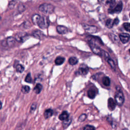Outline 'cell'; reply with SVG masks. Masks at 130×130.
I'll use <instances>...</instances> for the list:
<instances>
[{"label": "cell", "mask_w": 130, "mask_h": 130, "mask_svg": "<svg viewBox=\"0 0 130 130\" xmlns=\"http://www.w3.org/2000/svg\"><path fill=\"white\" fill-rule=\"evenodd\" d=\"M91 37H88V42L89 44V45L94 53L99 55H102L103 51V50H101L100 48V47L96 43V40L98 37H96L95 36H91Z\"/></svg>", "instance_id": "6da1fadb"}, {"label": "cell", "mask_w": 130, "mask_h": 130, "mask_svg": "<svg viewBox=\"0 0 130 130\" xmlns=\"http://www.w3.org/2000/svg\"><path fill=\"white\" fill-rule=\"evenodd\" d=\"M39 10L40 11L44 14H51L53 12L54 7L51 4L45 3L39 6Z\"/></svg>", "instance_id": "7a4b0ae2"}, {"label": "cell", "mask_w": 130, "mask_h": 130, "mask_svg": "<svg viewBox=\"0 0 130 130\" xmlns=\"http://www.w3.org/2000/svg\"><path fill=\"white\" fill-rule=\"evenodd\" d=\"M37 25H38V26L41 29H45L47 28L49 25V21L48 18L44 16H41L37 24Z\"/></svg>", "instance_id": "3957f363"}, {"label": "cell", "mask_w": 130, "mask_h": 130, "mask_svg": "<svg viewBox=\"0 0 130 130\" xmlns=\"http://www.w3.org/2000/svg\"><path fill=\"white\" fill-rule=\"evenodd\" d=\"M115 101L116 104L121 106L124 102V97L122 91L120 89H117L115 95Z\"/></svg>", "instance_id": "277c9868"}, {"label": "cell", "mask_w": 130, "mask_h": 130, "mask_svg": "<svg viewBox=\"0 0 130 130\" xmlns=\"http://www.w3.org/2000/svg\"><path fill=\"white\" fill-rule=\"evenodd\" d=\"M14 38L17 42L23 43L30 38V36L27 33H18L15 35Z\"/></svg>", "instance_id": "5b68a950"}, {"label": "cell", "mask_w": 130, "mask_h": 130, "mask_svg": "<svg viewBox=\"0 0 130 130\" xmlns=\"http://www.w3.org/2000/svg\"><path fill=\"white\" fill-rule=\"evenodd\" d=\"M122 9V2L119 1L118 4L113 8H109L108 9V13L110 14L119 13Z\"/></svg>", "instance_id": "8992f818"}, {"label": "cell", "mask_w": 130, "mask_h": 130, "mask_svg": "<svg viewBox=\"0 0 130 130\" xmlns=\"http://www.w3.org/2000/svg\"><path fill=\"white\" fill-rule=\"evenodd\" d=\"M82 27L84 30L90 33H95L97 31V28L94 26H89L86 24H83Z\"/></svg>", "instance_id": "52a82bcc"}, {"label": "cell", "mask_w": 130, "mask_h": 130, "mask_svg": "<svg viewBox=\"0 0 130 130\" xmlns=\"http://www.w3.org/2000/svg\"><path fill=\"white\" fill-rule=\"evenodd\" d=\"M32 35L35 38L40 40H42L46 37L45 35L40 30H35L33 31Z\"/></svg>", "instance_id": "ba28073f"}, {"label": "cell", "mask_w": 130, "mask_h": 130, "mask_svg": "<svg viewBox=\"0 0 130 130\" xmlns=\"http://www.w3.org/2000/svg\"><path fill=\"white\" fill-rule=\"evenodd\" d=\"M88 71L89 69L88 67L85 65H82L79 68V69L77 72V73H78L79 75H85L88 73Z\"/></svg>", "instance_id": "9c48e42d"}, {"label": "cell", "mask_w": 130, "mask_h": 130, "mask_svg": "<svg viewBox=\"0 0 130 130\" xmlns=\"http://www.w3.org/2000/svg\"><path fill=\"white\" fill-rule=\"evenodd\" d=\"M119 38L120 41L123 43H126L130 39V35L127 33H121L119 35Z\"/></svg>", "instance_id": "30bf717a"}, {"label": "cell", "mask_w": 130, "mask_h": 130, "mask_svg": "<svg viewBox=\"0 0 130 130\" xmlns=\"http://www.w3.org/2000/svg\"><path fill=\"white\" fill-rule=\"evenodd\" d=\"M116 102L112 99L109 98L108 101V107L111 111H113L116 107Z\"/></svg>", "instance_id": "8fae6325"}, {"label": "cell", "mask_w": 130, "mask_h": 130, "mask_svg": "<svg viewBox=\"0 0 130 130\" xmlns=\"http://www.w3.org/2000/svg\"><path fill=\"white\" fill-rule=\"evenodd\" d=\"M57 31L58 33L60 34L63 35V34H66L68 33V30L67 28H66L65 26H58L57 27Z\"/></svg>", "instance_id": "7c38bea8"}, {"label": "cell", "mask_w": 130, "mask_h": 130, "mask_svg": "<svg viewBox=\"0 0 130 130\" xmlns=\"http://www.w3.org/2000/svg\"><path fill=\"white\" fill-rule=\"evenodd\" d=\"M15 39L14 37H8L6 39V40L5 41L6 42V44H7V45L9 47H11L12 46H14V45L15 43Z\"/></svg>", "instance_id": "4fadbf2b"}, {"label": "cell", "mask_w": 130, "mask_h": 130, "mask_svg": "<svg viewBox=\"0 0 130 130\" xmlns=\"http://www.w3.org/2000/svg\"><path fill=\"white\" fill-rule=\"evenodd\" d=\"M87 96L90 99H94L96 96V90L94 88H90L87 91Z\"/></svg>", "instance_id": "5bb4252c"}, {"label": "cell", "mask_w": 130, "mask_h": 130, "mask_svg": "<svg viewBox=\"0 0 130 130\" xmlns=\"http://www.w3.org/2000/svg\"><path fill=\"white\" fill-rule=\"evenodd\" d=\"M53 113V110L51 109H48L45 110V111L44 112V116L45 119H48L49 117H50L51 116H52Z\"/></svg>", "instance_id": "9a60e30c"}, {"label": "cell", "mask_w": 130, "mask_h": 130, "mask_svg": "<svg viewBox=\"0 0 130 130\" xmlns=\"http://www.w3.org/2000/svg\"><path fill=\"white\" fill-rule=\"evenodd\" d=\"M42 88H43L42 85L40 83H38L36 84L35 87L34 88V91L36 94H39L41 91Z\"/></svg>", "instance_id": "2e32d148"}, {"label": "cell", "mask_w": 130, "mask_h": 130, "mask_svg": "<svg viewBox=\"0 0 130 130\" xmlns=\"http://www.w3.org/2000/svg\"><path fill=\"white\" fill-rule=\"evenodd\" d=\"M69 116V115L68 113L67 112V111H64L60 115L59 118L60 120L63 121V120H66V119L68 118Z\"/></svg>", "instance_id": "e0dca14e"}, {"label": "cell", "mask_w": 130, "mask_h": 130, "mask_svg": "<svg viewBox=\"0 0 130 130\" xmlns=\"http://www.w3.org/2000/svg\"><path fill=\"white\" fill-rule=\"evenodd\" d=\"M65 60V59L62 57H58L55 60V64L57 65H61L63 64Z\"/></svg>", "instance_id": "ac0fdd59"}, {"label": "cell", "mask_w": 130, "mask_h": 130, "mask_svg": "<svg viewBox=\"0 0 130 130\" xmlns=\"http://www.w3.org/2000/svg\"><path fill=\"white\" fill-rule=\"evenodd\" d=\"M40 17H41L40 15H39V14H34V15H33V16L32 17V20L34 25H37V23H38L39 20L40 19Z\"/></svg>", "instance_id": "d6986e66"}, {"label": "cell", "mask_w": 130, "mask_h": 130, "mask_svg": "<svg viewBox=\"0 0 130 130\" xmlns=\"http://www.w3.org/2000/svg\"><path fill=\"white\" fill-rule=\"evenodd\" d=\"M71 121H72V119L69 117L68 118L66 119V120H63V127H64V128H67L70 125V124H71Z\"/></svg>", "instance_id": "ffe728a7"}, {"label": "cell", "mask_w": 130, "mask_h": 130, "mask_svg": "<svg viewBox=\"0 0 130 130\" xmlns=\"http://www.w3.org/2000/svg\"><path fill=\"white\" fill-rule=\"evenodd\" d=\"M106 4L109 6V8H113L115 5L116 0H107Z\"/></svg>", "instance_id": "44dd1931"}, {"label": "cell", "mask_w": 130, "mask_h": 130, "mask_svg": "<svg viewBox=\"0 0 130 130\" xmlns=\"http://www.w3.org/2000/svg\"><path fill=\"white\" fill-rule=\"evenodd\" d=\"M78 62V59L76 57H71L69 59V63L72 66L77 64Z\"/></svg>", "instance_id": "7402d4cb"}, {"label": "cell", "mask_w": 130, "mask_h": 130, "mask_svg": "<svg viewBox=\"0 0 130 130\" xmlns=\"http://www.w3.org/2000/svg\"><path fill=\"white\" fill-rule=\"evenodd\" d=\"M109 38L112 40V42H113L114 43H118L119 41L118 38L115 35L111 33L109 34Z\"/></svg>", "instance_id": "603a6c76"}, {"label": "cell", "mask_w": 130, "mask_h": 130, "mask_svg": "<svg viewBox=\"0 0 130 130\" xmlns=\"http://www.w3.org/2000/svg\"><path fill=\"white\" fill-rule=\"evenodd\" d=\"M106 26L109 29H111L113 26V21L111 19H108L106 22Z\"/></svg>", "instance_id": "cb8c5ba5"}, {"label": "cell", "mask_w": 130, "mask_h": 130, "mask_svg": "<svg viewBox=\"0 0 130 130\" xmlns=\"http://www.w3.org/2000/svg\"><path fill=\"white\" fill-rule=\"evenodd\" d=\"M102 83L105 86H109L110 84V80L108 77H104L102 78Z\"/></svg>", "instance_id": "d4e9b609"}, {"label": "cell", "mask_w": 130, "mask_h": 130, "mask_svg": "<svg viewBox=\"0 0 130 130\" xmlns=\"http://www.w3.org/2000/svg\"><path fill=\"white\" fill-rule=\"evenodd\" d=\"M30 87L27 85H24L22 87V92L23 93L26 94L29 93L30 91Z\"/></svg>", "instance_id": "484cf974"}, {"label": "cell", "mask_w": 130, "mask_h": 130, "mask_svg": "<svg viewBox=\"0 0 130 130\" xmlns=\"http://www.w3.org/2000/svg\"><path fill=\"white\" fill-rule=\"evenodd\" d=\"M24 69H25V68L22 65H17L16 67V71L17 72H19V73H22L24 72Z\"/></svg>", "instance_id": "4316f807"}, {"label": "cell", "mask_w": 130, "mask_h": 130, "mask_svg": "<svg viewBox=\"0 0 130 130\" xmlns=\"http://www.w3.org/2000/svg\"><path fill=\"white\" fill-rule=\"evenodd\" d=\"M123 27L125 30H126L127 32H130V23H125L123 24Z\"/></svg>", "instance_id": "83f0119b"}, {"label": "cell", "mask_w": 130, "mask_h": 130, "mask_svg": "<svg viewBox=\"0 0 130 130\" xmlns=\"http://www.w3.org/2000/svg\"><path fill=\"white\" fill-rule=\"evenodd\" d=\"M25 81L28 82V83H31L32 81V77H31V73H29L28 74V75H27L26 78H25Z\"/></svg>", "instance_id": "f1b7e54d"}, {"label": "cell", "mask_w": 130, "mask_h": 130, "mask_svg": "<svg viewBox=\"0 0 130 130\" xmlns=\"http://www.w3.org/2000/svg\"><path fill=\"white\" fill-rule=\"evenodd\" d=\"M36 108H37V104L36 103H33L31 105V108H30V112L33 113L34 111H35Z\"/></svg>", "instance_id": "f546056e"}, {"label": "cell", "mask_w": 130, "mask_h": 130, "mask_svg": "<svg viewBox=\"0 0 130 130\" xmlns=\"http://www.w3.org/2000/svg\"><path fill=\"white\" fill-rule=\"evenodd\" d=\"M84 130H93L95 129V127L93 126L89 125H86L83 127Z\"/></svg>", "instance_id": "4dcf8cb0"}, {"label": "cell", "mask_w": 130, "mask_h": 130, "mask_svg": "<svg viewBox=\"0 0 130 130\" xmlns=\"http://www.w3.org/2000/svg\"><path fill=\"white\" fill-rule=\"evenodd\" d=\"M86 115L85 114H82L79 116L78 118V121L80 122H82L84 121L86 119Z\"/></svg>", "instance_id": "1f68e13d"}, {"label": "cell", "mask_w": 130, "mask_h": 130, "mask_svg": "<svg viewBox=\"0 0 130 130\" xmlns=\"http://www.w3.org/2000/svg\"><path fill=\"white\" fill-rule=\"evenodd\" d=\"M18 11H20V12H23V11H25V6H24V5H20L19 7H18Z\"/></svg>", "instance_id": "d6a6232c"}, {"label": "cell", "mask_w": 130, "mask_h": 130, "mask_svg": "<svg viewBox=\"0 0 130 130\" xmlns=\"http://www.w3.org/2000/svg\"><path fill=\"white\" fill-rule=\"evenodd\" d=\"M119 21L118 20V18H116L115 19H114V21H113V25H114H114L115 26L119 24Z\"/></svg>", "instance_id": "836d02e7"}, {"label": "cell", "mask_w": 130, "mask_h": 130, "mask_svg": "<svg viewBox=\"0 0 130 130\" xmlns=\"http://www.w3.org/2000/svg\"><path fill=\"white\" fill-rule=\"evenodd\" d=\"M2 108V103L1 101H0V109H1Z\"/></svg>", "instance_id": "e575fe53"}, {"label": "cell", "mask_w": 130, "mask_h": 130, "mask_svg": "<svg viewBox=\"0 0 130 130\" xmlns=\"http://www.w3.org/2000/svg\"><path fill=\"white\" fill-rule=\"evenodd\" d=\"M129 17H130V13H129Z\"/></svg>", "instance_id": "d590c367"}, {"label": "cell", "mask_w": 130, "mask_h": 130, "mask_svg": "<svg viewBox=\"0 0 130 130\" xmlns=\"http://www.w3.org/2000/svg\"><path fill=\"white\" fill-rule=\"evenodd\" d=\"M0 74H1V72H0Z\"/></svg>", "instance_id": "8d00e7d4"}, {"label": "cell", "mask_w": 130, "mask_h": 130, "mask_svg": "<svg viewBox=\"0 0 130 130\" xmlns=\"http://www.w3.org/2000/svg\"><path fill=\"white\" fill-rule=\"evenodd\" d=\"M129 52H130V50H129Z\"/></svg>", "instance_id": "74e56055"}]
</instances>
